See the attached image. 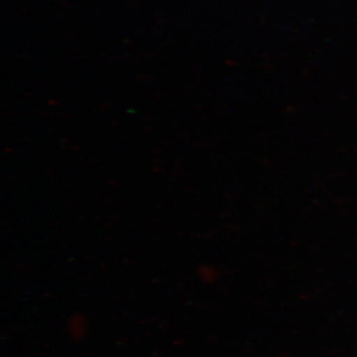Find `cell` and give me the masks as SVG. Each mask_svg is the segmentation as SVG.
<instances>
[]
</instances>
